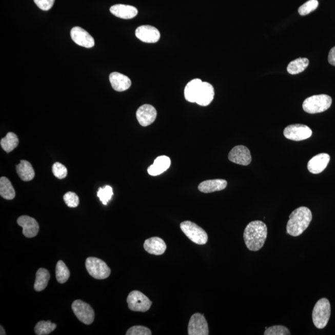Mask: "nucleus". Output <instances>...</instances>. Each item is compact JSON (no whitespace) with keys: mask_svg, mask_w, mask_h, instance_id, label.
Here are the masks:
<instances>
[{"mask_svg":"<svg viewBox=\"0 0 335 335\" xmlns=\"http://www.w3.org/2000/svg\"><path fill=\"white\" fill-rule=\"evenodd\" d=\"M331 316V305L327 299L322 298L317 302L312 312L314 325L319 329L327 325Z\"/></svg>","mask_w":335,"mask_h":335,"instance_id":"7ed1b4c3","label":"nucleus"},{"mask_svg":"<svg viewBox=\"0 0 335 335\" xmlns=\"http://www.w3.org/2000/svg\"><path fill=\"white\" fill-rule=\"evenodd\" d=\"M64 200L65 204L69 207L75 208L79 205L80 200L78 195L75 192H68L64 195Z\"/></svg>","mask_w":335,"mask_h":335,"instance_id":"f704fd0d","label":"nucleus"},{"mask_svg":"<svg viewBox=\"0 0 335 335\" xmlns=\"http://www.w3.org/2000/svg\"><path fill=\"white\" fill-rule=\"evenodd\" d=\"M152 331L149 328L144 326H133L127 331V335H151Z\"/></svg>","mask_w":335,"mask_h":335,"instance_id":"c9c22d12","label":"nucleus"},{"mask_svg":"<svg viewBox=\"0 0 335 335\" xmlns=\"http://www.w3.org/2000/svg\"><path fill=\"white\" fill-rule=\"evenodd\" d=\"M111 13L121 19H130L137 15V9L132 6L118 4L110 8Z\"/></svg>","mask_w":335,"mask_h":335,"instance_id":"6ab92c4d","label":"nucleus"},{"mask_svg":"<svg viewBox=\"0 0 335 335\" xmlns=\"http://www.w3.org/2000/svg\"><path fill=\"white\" fill-rule=\"evenodd\" d=\"M328 59L329 63L335 66V46L330 50Z\"/></svg>","mask_w":335,"mask_h":335,"instance_id":"4c0bfd02","label":"nucleus"},{"mask_svg":"<svg viewBox=\"0 0 335 335\" xmlns=\"http://www.w3.org/2000/svg\"><path fill=\"white\" fill-rule=\"evenodd\" d=\"M50 273L46 269H38L36 272V278L34 283V289L37 292L42 291L48 285L50 280Z\"/></svg>","mask_w":335,"mask_h":335,"instance_id":"393cba45","label":"nucleus"},{"mask_svg":"<svg viewBox=\"0 0 335 335\" xmlns=\"http://www.w3.org/2000/svg\"><path fill=\"white\" fill-rule=\"evenodd\" d=\"M180 228L186 236L194 244L205 245L208 242V235L206 231L194 222H183L180 224Z\"/></svg>","mask_w":335,"mask_h":335,"instance_id":"39448f33","label":"nucleus"},{"mask_svg":"<svg viewBox=\"0 0 335 335\" xmlns=\"http://www.w3.org/2000/svg\"><path fill=\"white\" fill-rule=\"evenodd\" d=\"M55 274L56 279L59 283L64 284L69 280L70 272L63 261L60 260L57 262L56 265Z\"/></svg>","mask_w":335,"mask_h":335,"instance_id":"c85d7f7f","label":"nucleus"},{"mask_svg":"<svg viewBox=\"0 0 335 335\" xmlns=\"http://www.w3.org/2000/svg\"><path fill=\"white\" fill-rule=\"evenodd\" d=\"M318 6L319 2L317 0H309L299 8V13L301 16L307 15V14L310 13L311 12L315 11Z\"/></svg>","mask_w":335,"mask_h":335,"instance_id":"2f4dec72","label":"nucleus"},{"mask_svg":"<svg viewBox=\"0 0 335 335\" xmlns=\"http://www.w3.org/2000/svg\"><path fill=\"white\" fill-rule=\"evenodd\" d=\"M171 165V160L167 156H160L154 161L153 165L148 168V173L151 176H158L167 171Z\"/></svg>","mask_w":335,"mask_h":335,"instance_id":"412c9836","label":"nucleus"},{"mask_svg":"<svg viewBox=\"0 0 335 335\" xmlns=\"http://www.w3.org/2000/svg\"><path fill=\"white\" fill-rule=\"evenodd\" d=\"M135 35L139 40L145 43H155L160 38V33L155 27L149 25L139 26L136 29Z\"/></svg>","mask_w":335,"mask_h":335,"instance_id":"f8f14e48","label":"nucleus"},{"mask_svg":"<svg viewBox=\"0 0 335 335\" xmlns=\"http://www.w3.org/2000/svg\"><path fill=\"white\" fill-rule=\"evenodd\" d=\"M213 97H214V89L212 85L209 83L203 82L195 103L200 106H208L212 102Z\"/></svg>","mask_w":335,"mask_h":335,"instance_id":"a211bd4d","label":"nucleus"},{"mask_svg":"<svg viewBox=\"0 0 335 335\" xmlns=\"http://www.w3.org/2000/svg\"><path fill=\"white\" fill-rule=\"evenodd\" d=\"M127 302L129 309L134 312H147L152 305V302L139 290L130 292L127 298Z\"/></svg>","mask_w":335,"mask_h":335,"instance_id":"0eeeda50","label":"nucleus"},{"mask_svg":"<svg viewBox=\"0 0 335 335\" xmlns=\"http://www.w3.org/2000/svg\"><path fill=\"white\" fill-rule=\"evenodd\" d=\"M2 149L6 152L10 153L17 147L19 144L18 138L15 133L8 132L4 138L0 142Z\"/></svg>","mask_w":335,"mask_h":335,"instance_id":"cd10ccee","label":"nucleus"},{"mask_svg":"<svg viewBox=\"0 0 335 335\" xmlns=\"http://www.w3.org/2000/svg\"><path fill=\"white\" fill-rule=\"evenodd\" d=\"M144 248L147 253L154 255H162L167 250V245L164 240L155 237L145 240Z\"/></svg>","mask_w":335,"mask_h":335,"instance_id":"f3484780","label":"nucleus"},{"mask_svg":"<svg viewBox=\"0 0 335 335\" xmlns=\"http://www.w3.org/2000/svg\"><path fill=\"white\" fill-rule=\"evenodd\" d=\"M17 223L23 228V233L27 238H32L37 235L40 225L34 218L28 215L21 216L17 219Z\"/></svg>","mask_w":335,"mask_h":335,"instance_id":"2eb2a0df","label":"nucleus"},{"mask_svg":"<svg viewBox=\"0 0 335 335\" xmlns=\"http://www.w3.org/2000/svg\"><path fill=\"white\" fill-rule=\"evenodd\" d=\"M57 327V325L50 321H41L35 325L34 331L37 335L49 334Z\"/></svg>","mask_w":335,"mask_h":335,"instance_id":"c756f323","label":"nucleus"},{"mask_svg":"<svg viewBox=\"0 0 335 335\" xmlns=\"http://www.w3.org/2000/svg\"><path fill=\"white\" fill-rule=\"evenodd\" d=\"M332 99L327 94H319L305 100L302 108L309 114H317L327 111L331 105Z\"/></svg>","mask_w":335,"mask_h":335,"instance_id":"20e7f679","label":"nucleus"},{"mask_svg":"<svg viewBox=\"0 0 335 335\" xmlns=\"http://www.w3.org/2000/svg\"><path fill=\"white\" fill-rule=\"evenodd\" d=\"M34 2L41 10L48 11L52 8L55 0H34Z\"/></svg>","mask_w":335,"mask_h":335,"instance_id":"e433bc0d","label":"nucleus"},{"mask_svg":"<svg viewBox=\"0 0 335 335\" xmlns=\"http://www.w3.org/2000/svg\"><path fill=\"white\" fill-rule=\"evenodd\" d=\"M109 81L115 91L122 92L128 90L131 86V80L128 76L119 72H112L109 75Z\"/></svg>","mask_w":335,"mask_h":335,"instance_id":"aec40b11","label":"nucleus"},{"mask_svg":"<svg viewBox=\"0 0 335 335\" xmlns=\"http://www.w3.org/2000/svg\"><path fill=\"white\" fill-rule=\"evenodd\" d=\"M312 220V213L306 207H300L290 213L287 222V233L292 237L302 235L309 227Z\"/></svg>","mask_w":335,"mask_h":335,"instance_id":"f03ea898","label":"nucleus"},{"mask_svg":"<svg viewBox=\"0 0 335 335\" xmlns=\"http://www.w3.org/2000/svg\"><path fill=\"white\" fill-rule=\"evenodd\" d=\"M0 329H1V332H0V333H0V334H1V335L6 334V332H5V331L4 330V328L2 326H1V328H0Z\"/></svg>","mask_w":335,"mask_h":335,"instance_id":"58836bf2","label":"nucleus"},{"mask_svg":"<svg viewBox=\"0 0 335 335\" xmlns=\"http://www.w3.org/2000/svg\"><path fill=\"white\" fill-rule=\"evenodd\" d=\"M330 156L327 153H320L310 160L307 164L308 170L313 174H319L327 168Z\"/></svg>","mask_w":335,"mask_h":335,"instance_id":"dca6fc26","label":"nucleus"},{"mask_svg":"<svg viewBox=\"0 0 335 335\" xmlns=\"http://www.w3.org/2000/svg\"><path fill=\"white\" fill-rule=\"evenodd\" d=\"M85 265L89 274L96 280H105L111 274V269L107 264L97 258H88Z\"/></svg>","mask_w":335,"mask_h":335,"instance_id":"423d86ee","label":"nucleus"},{"mask_svg":"<svg viewBox=\"0 0 335 335\" xmlns=\"http://www.w3.org/2000/svg\"><path fill=\"white\" fill-rule=\"evenodd\" d=\"M136 116L142 126L147 127L155 121L157 116L156 109L150 105H142L136 112Z\"/></svg>","mask_w":335,"mask_h":335,"instance_id":"4468645a","label":"nucleus"},{"mask_svg":"<svg viewBox=\"0 0 335 335\" xmlns=\"http://www.w3.org/2000/svg\"><path fill=\"white\" fill-rule=\"evenodd\" d=\"M227 186L226 180L222 179L204 181L198 186V189L203 193H210L224 190Z\"/></svg>","mask_w":335,"mask_h":335,"instance_id":"4be33fe9","label":"nucleus"},{"mask_svg":"<svg viewBox=\"0 0 335 335\" xmlns=\"http://www.w3.org/2000/svg\"><path fill=\"white\" fill-rule=\"evenodd\" d=\"M188 334H209L208 324L203 314L195 313L191 316L188 324Z\"/></svg>","mask_w":335,"mask_h":335,"instance_id":"9d476101","label":"nucleus"},{"mask_svg":"<svg viewBox=\"0 0 335 335\" xmlns=\"http://www.w3.org/2000/svg\"><path fill=\"white\" fill-rule=\"evenodd\" d=\"M97 195L104 205H107L113 195V191L110 186H106L105 188L99 189Z\"/></svg>","mask_w":335,"mask_h":335,"instance_id":"7c9ffc66","label":"nucleus"},{"mask_svg":"<svg viewBox=\"0 0 335 335\" xmlns=\"http://www.w3.org/2000/svg\"><path fill=\"white\" fill-rule=\"evenodd\" d=\"M16 171L20 179L24 182H29L34 179L35 172L31 164L26 160H22L20 164L16 165Z\"/></svg>","mask_w":335,"mask_h":335,"instance_id":"b1692460","label":"nucleus"},{"mask_svg":"<svg viewBox=\"0 0 335 335\" xmlns=\"http://www.w3.org/2000/svg\"><path fill=\"white\" fill-rule=\"evenodd\" d=\"M229 159L234 164L247 166L251 162L250 150L244 145H238L233 147L229 154Z\"/></svg>","mask_w":335,"mask_h":335,"instance_id":"9b49d317","label":"nucleus"},{"mask_svg":"<svg viewBox=\"0 0 335 335\" xmlns=\"http://www.w3.org/2000/svg\"><path fill=\"white\" fill-rule=\"evenodd\" d=\"M0 195L7 200H13L15 197V191L7 178L2 177L0 179Z\"/></svg>","mask_w":335,"mask_h":335,"instance_id":"bb28decb","label":"nucleus"},{"mask_svg":"<svg viewBox=\"0 0 335 335\" xmlns=\"http://www.w3.org/2000/svg\"><path fill=\"white\" fill-rule=\"evenodd\" d=\"M312 135V130L304 124H292L284 130V137L293 141H304L310 138Z\"/></svg>","mask_w":335,"mask_h":335,"instance_id":"6e6552de","label":"nucleus"},{"mask_svg":"<svg viewBox=\"0 0 335 335\" xmlns=\"http://www.w3.org/2000/svg\"><path fill=\"white\" fill-rule=\"evenodd\" d=\"M202 83V80L195 78L187 84L185 89V97L188 102L190 103L196 102L199 91Z\"/></svg>","mask_w":335,"mask_h":335,"instance_id":"5701e85b","label":"nucleus"},{"mask_svg":"<svg viewBox=\"0 0 335 335\" xmlns=\"http://www.w3.org/2000/svg\"><path fill=\"white\" fill-rule=\"evenodd\" d=\"M265 335H289L290 332L288 328L283 325H274L266 328Z\"/></svg>","mask_w":335,"mask_h":335,"instance_id":"473e14b6","label":"nucleus"},{"mask_svg":"<svg viewBox=\"0 0 335 335\" xmlns=\"http://www.w3.org/2000/svg\"><path fill=\"white\" fill-rule=\"evenodd\" d=\"M309 64V59L307 58H299L290 62L287 67V72L291 75H297L307 69Z\"/></svg>","mask_w":335,"mask_h":335,"instance_id":"a878e982","label":"nucleus"},{"mask_svg":"<svg viewBox=\"0 0 335 335\" xmlns=\"http://www.w3.org/2000/svg\"><path fill=\"white\" fill-rule=\"evenodd\" d=\"M52 173L58 179H64L66 178L68 171L64 165L59 162H56L52 167Z\"/></svg>","mask_w":335,"mask_h":335,"instance_id":"72a5a7b5","label":"nucleus"},{"mask_svg":"<svg viewBox=\"0 0 335 335\" xmlns=\"http://www.w3.org/2000/svg\"><path fill=\"white\" fill-rule=\"evenodd\" d=\"M72 308L80 322L86 325H90L93 322L94 312L90 305L81 300H76L73 302Z\"/></svg>","mask_w":335,"mask_h":335,"instance_id":"1a4fd4ad","label":"nucleus"},{"mask_svg":"<svg viewBox=\"0 0 335 335\" xmlns=\"http://www.w3.org/2000/svg\"><path fill=\"white\" fill-rule=\"evenodd\" d=\"M268 236V228L263 222L254 221L246 227L244 239L248 250L258 251L262 248Z\"/></svg>","mask_w":335,"mask_h":335,"instance_id":"f257e3e1","label":"nucleus"},{"mask_svg":"<svg viewBox=\"0 0 335 335\" xmlns=\"http://www.w3.org/2000/svg\"><path fill=\"white\" fill-rule=\"evenodd\" d=\"M72 40L78 46L91 48L94 46V40L93 37L84 29L80 27H74L70 32Z\"/></svg>","mask_w":335,"mask_h":335,"instance_id":"ddd939ff","label":"nucleus"}]
</instances>
